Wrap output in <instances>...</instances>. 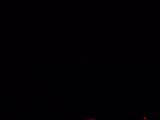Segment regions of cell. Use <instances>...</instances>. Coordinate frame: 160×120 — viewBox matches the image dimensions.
I'll list each match as a JSON object with an SVG mask.
<instances>
[{
  "mask_svg": "<svg viewBox=\"0 0 160 120\" xmlns=\"http://www.w3.org/2000/svg\"><path fill=\"white\" fill-rule=\"evenodd\" d=\"M87 120H97V119H93V118H89V119H88Z\"/></svg>",
  "mask_w": 160,
  "mask_h": 120,
  "instance_id": "cell-1",
  "label": "cell"
}]
</instances>
